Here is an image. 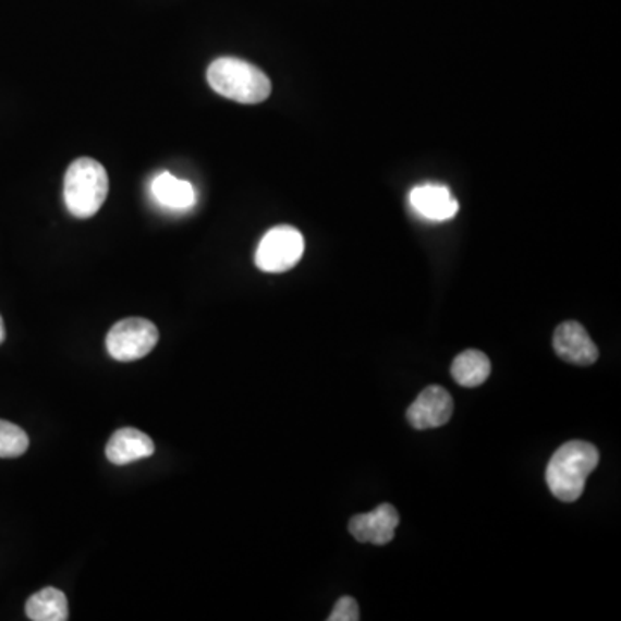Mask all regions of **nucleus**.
<instances>
[{
  "label": "nucleus",
  "instance_id": "9",
  "mask_svg": "<svg viewBox=\"0 0 621 621\" xmlns=\"http://www.w3.org/2000/svg\"><path fill=\"white\" fill-rule=\"evenodd\" d=\"M414 211L428 221H448L458 215L460 204L452 197L448 186L439 183H425L414 186L410 194Z\"/></svg>",
  "mask_w": 621,
  "mask_h": 621
},
{
  "label": "nucleus",
  "instance_id": "13",
  "mask_svg": "<svg viewBox=\"0 0 621 621\" xmlns=\"http://www.w3.org/2000/svg\"><path fill=\"white\" fill-rule=\"evenodd\" d=\"M490 372H492V366H490L489 357L475 349L461 352L460 356H455L452 361V378L460 386L468 387V389L482 386L490 377Z\"/></svg>",
  "mask_w": 621,
  "mask_h": 621
},
{
  "label": "nucleus",
  "instance_id": "2",
  "mask_svg": "<svg viewBox=\"0 0 621 621\" xmlns=\"http://www.w3.org/2000/svg\"><path fill=\"white\" fill-rule=\"evenodd\" d=\"M207 82L216 94L241 104H259L271 94L265 71L239 58H220L207 68Z\"/></svg>",
  "mask_w": 621,
  "mask_h": 621
},
{
  "label": "nucleus",
  "instance_id": "7",
  "mask_svg": "<svg viewBox=\"0 0 621 621\" xmlns=\"http://www.w3.org/2000/svg\"><path fill=\"white\" fill-rule=\"evenodd\" d=\"M399 513L392 504H380L369 513L356 514L349 523L352 537L363 544L386 546L395 537Z\"/></svg>",
  "mask_w": 621,
  "mask_h": 621
},
{
  "label": "nucleus",
  "instance_id": "12",
  "mask_svg": "<svg viewBox=\"0 0 621 621\" xmlns=\"http://www.w3.org/2000/svg\"><path fill=\"white\" fill-rule=\"evenodd\" d=\"M154 199L170 209H191L197 200L194 186L171 173H161L153 182Z\"/></svg>",
  "mask_w": 621,
  "mask_h": 621
},
{
  "label": "nucleus",
  "instance_id": "10",
  "mask_svg": "<svg viewBox=\"0 0 621 621\" xmlns=\"http://www.w3.org/2000/svg\"><path fill=\"white\" fill-rule=\"evenodd\" d=\"M154 451L156 448H154L149 435L137 430V428H121V430L114 431L108 446H106L108 460L118 466L150 458Z\"/></svg>",
  "mask_w": 621,
  "mask_h": 621
},
{
  "label": "nucleus",
  "instance_id": "8",
  "mask_svg": "<svg viewBox=\"0 0 621 621\" xmlns=\"http://www.w3.org/2000/svg\"><path fill=\"white\" fill-rule=\"evenodd\" d=\"M552 344L556 354L572 365L590 366L599 357L597 345L594 344L587 330L576 321H564L563 325H559Z\"/></svg>",
  "mask_w": 621,
  "mask_h": 621
},
{
  "label": "nucleus",
  "instance_id": "6",
  "mask_svg": "<svg viewBox=\"0 0 621 621\" xmlns=\"http://www.w3.org/2000/svg\"><path fill=\"white\" fill-rule=\"evenodd\" d=\"M454 402L443 387L430 386L419 393L407 410V422L416 430L442 427L451 419Z\"/></svg>",
  "mask_w": 621,
  "mask_h": 621
},
{
  "label": "nucleus",
  "instance_id": "1",
  "mask_svg": "<svg viewBox=\"0 0 621 621\" xmlns=\"http://www.w3.org/2000/svg\"><path fill=\"white\" fill-rule=\"evenodd\" d=\"M599 464L596 446L584 440H572L558 449L547 466L546 480L552 496L559 501L573 502L584 494L587 476Z\"/></svg>",
  "mask_w": 621,
  "mask_h": 621
},
{
  "label": "nucleus",
  "instance_id": "14",
  "mask_svg": "<svg viewBox=\"0 0 621 621\" xmlns=\"http://www.w3.org/2000/svg\"><path fill=\"white\" fill-rule=\"evenodd\" d=\"M29 439L23 428L0 419V458H20L28 449Z\"/></svg>",
  "mask_w": 621,
  "mask_h": 621
},
{
  "label": "nucleus",
  "instance_id": "16",
  "mask_svg": "<svg viewBox=\"0 0 621 621\" xmlns=\"http://www.w3.org/2000/svg\"><path fill=\"white\" fill-rule=\"evenodd\" d=\"M4 339H5L4 321H2V316H0V344L4 342Z\"/></svg>",
  "mask_w": 621,
  "mask_h": 621
},
{
  "label": "nucleus",
  "instance_id": "3",
  "mask_svg": "<svg viewBox=\"0 0 621 621\" xmlns=\"http://www.w3.org/2000/svg\"><path fill=\"white\" fill-rule=\"evenodd\" d=\"M108 171L99 161L80 158L71 162L64 176V203L76 218H92L108 197Z\"/></svg>",
  "mask_w": 621,
  "mask_h": 621
},
{
  "label": "nucleus",
  "instance_id": "4",
  "mask_svg": "<svg viewBox=\"0 0 621 621\" xmlns=\"http://www.w3.org/2000/svg\"><path fill=\"white\" fill-rule=\"evenodd\" d=\"M304 254V236L297 228L289 224L275 227L263 236L257 245V268L266 273H283L294 268Z\"/></svg>",
  "mask_w": 621,
  "mask_h": 621
},
{
  "label": "nucleus",
  "instance_id": "5",
  "mask_svg": "<svg viewBox=\"0 0 621 621\" xmlns=\"http://www.w3.org/2000/svg\"><path fill=\"white\" fill-rule=\"evenodd\" d=\"M158 342L159 331L153 321L145 318H126L109 330L106 348L112 360L132 363L147 356Z\"/></svg>",
  "mask_w": 621,
  "mask_h": 621
},
{
  "label": "nucleus",
  "instance_id": "15",
  "mask_svg": "<svg viewBox=\"0 0 621 621\" xmlns=\"http://www.w3.org/2000/svg\"><path fill=\"white\" fill-rule=\"evenodd\" d=\"M360 620V606L354 597H342L337 600L336 608L331 611L328 621H357Z\"/></svg>",
  "mask_w": 621,
  "mask_h": 621
},
{
  "label": "nucleus",
  "instance_id": "11",
  "mask_svg": "<svg viewBox=\"0 0 621 621\" xmlns=\"http://www.w3.org/2000/svg\"><path fill=\"white\" fill-rule=\"evenodd\" d=\"M26 617L34 621H66L70 618L66 596L59 588H41L26 600Z\"/></svg>",
  "mask_w": 621,
  "mask_h": 621
}]
</instances>
